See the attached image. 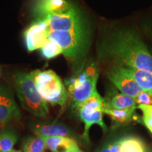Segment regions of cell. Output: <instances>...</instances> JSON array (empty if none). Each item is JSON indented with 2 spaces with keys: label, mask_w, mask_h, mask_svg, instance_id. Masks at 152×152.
I'll list each match as a JSON object with an SVG mask.
<instances>
[{
  "label": "cell",
  "mask_w": 152,
  "mask_h": 152,
  "mask_svg": "<svg viewBox=\"0 0 152 152\" xmlns=\"http://www.w3.org/2000/svg\"><path fill=\"white\" fill-rule=\"evenodd\" d=\"M99 55L114 65L134 68L152 74V55L133 30L111 31L100 44Z\"/></svg>",
  "instance_id": "obj_1"
},
{
  "label": "cell",
  "mask_w": 152,
  "mask_h": 152,
  "mask_svg": "<svg viewBox=\"0 0 152 152\" xmlns=\"http://www.w3.org/2000/svg\"><path fill=\"white\" fill-rule=\"evenodd\" d=\"M99 70L94 62L87 61L66 81L74 108L90 99L96 92Z\"/></svg>",
  "instance_id": "obj_2"
},
{
  "label": "cell",
  "mask_w": 152,
  "mask_h": 152,
  "mask_svg": "<svg viewBox=\"0 0 152 152\" xmlns=\"http://www.w3.org/2000/svg\"><path fill=\"white\" fill-rule=\"evenodd\" d=\"M14 78L17 96L22 107L36 117H46L49 111L47 102L37 91L31 73L20 72Z\"/></svg>",
  "instance_id": "obj_3"
},
{
  "label": "cell",
  "mask_w": 152,
  "mask_h": 152,
  "mask_svg": "<svg viewBox=\"0 0 152 152\" xmlns=\"http://www.w3.org/2000/svg\"><path fill=\"white\" fill-rule=\"evenodd\" d=\"M31 75L39 94L52 106H63L68 98V92L61 80L54 71L36 70Z\"/></svg>",
  "instance_id": "obj_4"
},
{
  "label": "cell",
  "mask_w": 152,
  "mask_h": 152,
  "mask_svg": "<svg viewBox=\"0 0 152 152\" xmlns=\"http://www.w3.org/2000/svg\"><path fill=\"white\" fill-rule=\"evenodd\" d=\"M49 39L62 49L63 54L72 60L82 58L87 51L90 43L89 30L75 31H49Z\"/></svg>",
  "instance_id": "obj_5"
},
{
  "label": "cell",
  "mask_w": 152,
  "mask_h": 152,
  "mask_svg": "<svg viewBox=\"0 0 152 152\" xmlns=\"http://www.w3.org/2000/svg\"><path fill=\"white\" fill-rule=\"evenodd\" d=\"M42 20L47 22L51 31H75L88 29L83 13L74 4L68 10Z\"/></svg>",
  "instance_id": "obj_6"
},
{
  "label": "cell",
  "mask_w": 152,
  "mask_h": 152,
  "mask_svg": "<svg viewBox=\"0 0 152 152\" xmlns=\"http://www.w3.org/2000/svg\"><path fill=\"white\" fill-rule=\"evenodd\" d=\"M107 77L122 94L134 99L142 91L134 78L123 66L113 64L107 72Z\"/></svg>",
  "instance_id": "obj_7"
},
{
  "label": "cell",
  "mask_w": 152,
  "mask_h": 152,
  "mask_svg": "<svg viewBox=\"0 0 152 152\" xmlns=\"http://www.w3.org/2000/svg\"><path fill=\"white\" fill-rule=\"evenodd\" d=\"M49 28L45 20L37 19L25 30L23 36L29 52L41 49L49 40Z\"/></svg>",
  "instance_id": "obj_8"
},
{
  "label": "cell",
  "mask_w": 152,
  "mask_h": 152,
  "mask_svg": "<svg viewBox=\"0 0 152 152\" xmlns=\"http://www.w3.org/2000/svg\"><path fill=\"white\" fill-rule=\"evenodd\" d=\"M72 5L68 0H33L31 14L35 20L44 19L68 10Z\"/></svg>",
  "instance_id": "obj_9"
},
{
  "label": "cell",
  "mask_w": 152,
  "mask_h": 152,
  "mask_svg": "<svg viewBox=\"0 0 152 152\" xmlns=\"http://www.w3.org/2000/svg\"><path fill=\"white\" fill-rule=\"evenodd\" d=\"M20 117V111L11 91L0 86V129L4 128L13 119Z\"/></svg>",
  "instance_id": "obj_10"
},
{
  "label": "cell",
  "mask_w": 152,
  "mask_h": 152,
  "mask_svg": "<svg viewBox=\"0 0 152 152\" xmlns=\"http://www.w3.org/2000/svg\"><path fill=\"white\" fill-rule=\"evenodd\" d=\"M78 111L80 118L85 124V131L83 137L86 140H89V131L93 125H98L102 128L104 132L107 130V127L103 120L104 111L102 109H92L79 106L75 108Z\"/></svg>",
  "instance_id": "obj_11"
},
{
  "label": "cell",
  "mask_w": 152,
  "mask_h": 152,
  "mask_svg": "<svg viewBox=\"0 0 152 152\" xmlns=\"http://www.w3.org/2000/svg\"><path fill=\"white\" fill-rule=\"evenodd\" d=\"M34 134L36 136L47 137H71L73 135L72 130L64 124H43L37 125L33 128Z\"/></svg>",
  "instance_id": "obj_12"
},
{
  "label": "cell",
  "mask_w": 152,
  "mask_h": 152,
  "mask_svg": "<svg viewBox=\"0 0 152 152\" xmlns=\"http://www.w3.org/2000/svg\"><path fill=\"white\" fill-rule=\"evenodd\" d=\"M47 147L52 152H66L71 148L77 147V142L67 137L42 136Z\"/></svg>",
  "instance_id": "obj_13"
},
{
  "label": "cell",
  "mask_w": 152,
  "mask_h": 152,
  "mask_svg": "<svg viewBox=\"0 0 152 152\" xmlns=\"http://www.w3.org/2000/svg\"><path fill=\"white\" fill-rule=\"evenodd\" d=\"M120 152H147L144 141L136 136H126L118 140Z\"/></svg>",
  "instance_id": "obj_14"
},
{
  "label": "cell",
  "mask_w": 152,
  "mask_h": 152,
  "mask_svg": "<svg viewBox=\"0 0 152 152\" xmlns=\"http://www.w3.org/2000/svg\"><path fill=\"white\" fill-rule=\"evenodd\" d=\"M128 73L134 78L140 88L152 95V74L132 67H124Z\"/></svg>",
  "instance_id": "obj_15"
},
{
  "label": "cell",
  "mask_w": 152,
  "mask_h": 152,
  "mask_svg": "<svg viewBox=\"0 0 152 152\" xmlns=\"http://www.w3.org/2000/svg\"><path fill=\"white\" fill-rule=\"evenodd\" d=\"M137 107L129 108L125 109H114L104 108V113H106L111 118L116 125H123L130 123L134 117Z\"/></svg>",
  "instance_id": "obj_16"
},
{
  "label": "cell",
  "mask_w": 152,
  "mask_h": 152,
  "mask_svg": "<svg viewBox=\"0 0 152 152\" xmlns=\"http://www.w3.org/2000/svg\"><path fill=\"white\" fill-rule=\"evenodd\" d=\"M134 99L130 96L122 93H116L112 96L109 101H106L105 107L114 109H125L129 108L137 107Z\"/></svg>",
  "instance_id": "obj_17"
},
{
  "label": "cell",
  "mask_w": 152,
  "mask_h": 152,
  "mask_svg": "<svg viewBox=\"0 0 152 152\" xmlns=\"http://www.w3.org/2000/svg\"><path fill=\"white\" fill-rule=\"evenodd\" d=\"M18 141V137L11 128L2 129L0 131V152H10Z\"/></svg>",
  "instance_id": "obj_18"
},
{
  "label": "cell",
  "mask_w": 152,
  "mask_h": 152,
  "mask_svg": "<svg viewBox=\"0 0 152 152\" xmlns=\"http://www.w3.org/2000/svg\"><path fill=\"white\" fill-rule=\"evenodd\" d=\"M46 144L40 137H29L23 142V152H45Z\"/></svg>",
  "instance_id": "obj_19"
},
{
  "label": "cell",
  "mask_w": 152,
  "mask_h": 152,
  "mask_svg": "<svg viewBox=\"0 0 152 152\" xmlns=\"http://www.w3.org/2000/svg\"><path fill=\"white\" fill-rule=\"evenodd\" d=\"M41 53L42 56L46 59H52L59 54H63L62 49L61 47L53 42L49 39L47 42L41 48Z\"/></svg>",
  "instance_id": "obj_20"
},
{
  "label": "cell",
  "mask_w": 152,
  "mask_h": 152,
  "mask_svg": "<svg viewBox=\"0 0 152 152\" xmlns=\"http://www.w3.org/2000/svg\"><path fill=\"white\" fill-rule=\"evenodd\" d=\"M137 108L142 111V121L144 124L152 134V106L140 104L137 106Z\"/></svg>",
  "instance_id": "obj_21"
},
{
  "label": "cell",
  "mask_w": 152,
  "mask_h": 152,
  "mask_svg": "<svg viewBox=\"0 0 152 152\" xmlns=\"http://www.w3.org/2000/svg\"><path fill=\"white\" fill-rule=\"evenodd\" d=\"M134 101L138 105L143 104V105L152 106V95L146 91L142 90L134 99Z\"/></svg>",
  "instance_id": "obj_22"
},
{
  "label": "cell",
  "mask_w": 152,
  "mask_h": 152,
  "mask_svg": "<svg viewBox=\"0 0 152 152\" xmlns=\"http://www.w3.org/2000/svg\"><path fill=\"white\" fill-rule=\"evenodd\" d=\"M108 147H109V149L111 152H120L119 144L118 141L108 144Z\"/></svg>",
  "instance_id": "obj_23"
},
{
  "label": "cell",
  "mask_w": 152,
  "mask_h": 152,
  "mask_svg": "<svg viewBox=\"0 0 152 152\" xmlns=\"http://www.w3.org/2000/svg\"><path fill=\"white\" fill-rule=\"evenodd\" d=\"M66 152H82V151L79 149L78 146H77V147L71 148V149L67 150Z\"/></svg>",
  "instance_id": "obj_24"
},
{
  "label": "cell",
  "mask_w": 152,
  "mask_h": 152,
  "mask_svg": "<svg viewBox=\"0 0 152 152\" xmlns=\"http://www.w3.org/2000/svg\"><path fill=\"white\" fill-rule=\"evenodd\" d=\"M98 152H111L110 151L109 149V147H108V144H106V145H104V147H102L101 149H99V151Z\"/></svg>",
  "instance_id": "obj_25"
},
{
  "label": "cell",
  "mask_w": 152,
  "mask_h": 152,
  "mask_svg": "<svg viewBox=\"0 0 152 152\" xmlns=\"http://www.w3.org/2000/svg\"><path fill=\"white\" fill-rule=\"evenodd\" d=\"M10 152H23V151H21V150H14V149H13L12 151H11Z\"/></svg>",
  "instance_id": "obj_26"
},
{
  "label": "cell",
  "mask_w": 152,
  "mask_h": 152,
  "mask_svg": "<svg viewBox=\"0 0 152 152\" xmlns=\"http://www.w3.org/2000/svg\"><path fill=\"white\" fill-rule=\"evenodd\" d=\"M147 152H152V149H149V150H147Z\"/></svg>",
  "instance_id": "obj_27"
},
{
  "label": "cell",
  "mask_w": 152,
  "mask_h": 152,
  "mask_svg": "<svg viewBox=\"0 0 152 152\" xmlns=\"http://www.w3.org/2000/svg\"><path fill=\"white\" fill-rule=\"evenodd\" d=\"M0 73H1V71H0Z\"/></svg>",
  "instance_id": "obj_28"
}]
</instances>
